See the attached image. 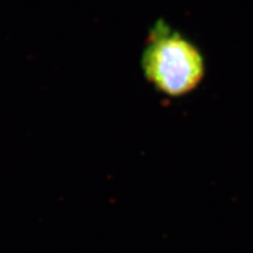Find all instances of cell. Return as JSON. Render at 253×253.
I'll return each mask as SVG.
<instances>
[{"label":"cell","mask_w":253,"mask_h":253,"mask_svg":"<svg viewBox=\"0 0 253 253\" xmlns=\"http://www.w3.org/2000/svg\"><path fill=\"white\" fill-rule=\"evenodd\" d=\"M142 68L160 93L181 97L194 91L203 81L205 59L188 38L160 20L148 39Z\"/></svg>","instance_id":"obj_1"}]
</instances>
